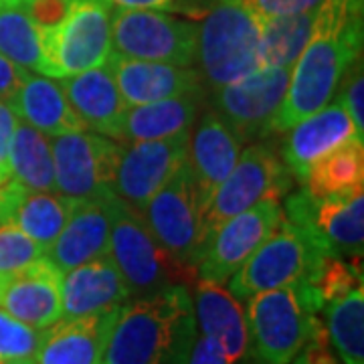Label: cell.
<instances>
[{
  "label": "cell",
  "mask_w": 364,
  "mask_h": 364,
  "mask_svg": "<svg viewBox=\"0 0 364 364\" xmlns=\"http://www.w3.org/2000/svg\"><path fill=\"white\" fill-rule=\"evenodd\" d=\"M196 332L193 296L172 284L122 306L102 364H184Z\"/></svg>",
  "instance_id": "cell-1"
},
{
  "label": "cell",
  "mask_w": 364,
  "mask_h": 364,
  "mask_svg": "<svg viewBox=\"0 0 364 364\" xmlns=\"http://www.w3.org/2000/svg\"><path fill=\"white\" fill-rule=\"evenodd\" d=\"M308 287L286 286L247 299V346L241 364H289L324 328Z\"/></svg>",
  "instance_id": "cell-2"
},
{
  "label": "cell",
  "mask_w": 364,
  "mask_h": 364,
  "mask_svg": "<svg viewBox=\"0 0 364 364\" xmlns=\"http://www.w3.org/2000/svg\"><path fill=\"white\" fill-rule=\"evenodd\" d=\"M198 73L213 90L247 77L261 63L259 16L245 0H215L198 25Z\"/></svg>",
  "instance_id": "cell-3"
},
{
  "label": "cell",
  "mask_w": 364,
  "mask_h": 364,
  "mask_svg": "<svg viewBox=\"0 0 364 364\" xmlns=\"http://www.w3.org/2000/svg\"><path fill=\"white\" fill-rule=\"evenodd\" d=\"M112 55V11L102 0H67L51 25L41 26L37 73L63 79L107 63Z\"/></svg>",
  "instance_id": "cell-4"
},
{
  "label": "cell",
  "mask_w": 364,
  "mask_h": 364,
  "mask_svg": "<svg viewBox=\"0 0 364 364\" xmlns=\"http://www.w3.org/2000/svg\"><path fill=\"white\" fill-rule=\"evenodd\" d=\"M107 205L112 213L107 251L130 289L132 298L150 296L158 289L178 284L182 277H191L162 249L140 210L130 207L116 193L107 196Z\"/></svg>",
  "instance_id": "cell-5"
},
{
  "label": "cell",
  "mask_w": 364,
  "mask_h": 364,
  "mask_svg": "<svg viewBox=\"0 0 364 364\" xmlns=\"http://www.w3.org/2000/svg\"><path fill=\"white\" fill-rule=\"evenodd\" d=\"M286 219L296 225L314 247L328 257H363V188L330 196H314L304 186L287 195Z\"/></svg>",
  "instance_id": "cell-6"
},
{
  "label": "cell",
  "mask_w": 364,
  "mask_h": 364,
  "mask_svg": "<svg viewBox=\"0 0 364 364\" xmlns=\"http://www.w3.org/2000/svg\"><path fill=\"white\" fill-rule=\"evenodd\" d=\"M324 257L328 255L314 247L284 215L275 231L231 275L229 291L239 301H247L261 291L298 286L312 275Z\"/></svg>",
  "instance_id": "cell-7"
},
{
  "label": "cell",
  "mask_w": 364,
  "mask_h": 364,
  "mask_svg": "<svg viewBox=\"0 0 364 364\" xmlns=\"http://www.w3.org/2000/svg\"><path fill=\"white\" fill-rule=\"evenodd\" d=\"M140 213L162 249L188 275H196L203 249V208L188 160Z\"/></svg>",
  "instance_id": "cell-8"
},
{
  "label": "cell",
  "mask_w": 364,
  "mask_h": 364,
  "mask_svg": "<svg viewBox=\"0 0 364 364\" xmlns=\"http://www.w3.org/2000/svg\"><path fill=\"white\" fill-rule=\"evenodd\" d=\"M294 184L284 160L267 144H251L241 152L229 176L210 196L203 213V247L213 231L235 215L265 198H282ZM203 251V249H200Z\"/></svg>",
  "instance_id": "cell-9"
},
{
  "label": "cell",
  "mask_w": 364,
  "mask_h": 364,
  "mask_svg": "<svg viewBox=\"0 0 364 364\" xmlns=\"http://www.w3.org/2000/svg\"><path fill=\"white\" fill-rule=\"evenodd\" d=\"M198 25L154 9L112 11V53L126 59L193 65Z\"/></svg>",
  "instance_id": "cell-10"
},
{
  "label": "cell",
  "mask_w": 364,
  "mask_h": 364,
  "mask_svg": "<svg viewBox=\"0 0 364 364\" xmlns=\"http://www.w3.org/2000/svg\"><path fill=\"white\" fill-rule=\"evenodd\" d=\"M55 188L71 200H100L114 195L122 146L90 130L65 132L51 138Z\"/></svg>",
  "instance_id": "cell-11"
},
{
  "label": "cell",
  "mask_w": 364,
  "mask_h": 364,
  "mask_svg": "<svg viewBox=\"0 0 364 364\" xmlns=\"http://www.w3.org/2000/svg\"><path fill=\"white\" fill-rule=\"evenodd\" d=\"M291 67H261L247 77L213 90L215 112L241 142L273 134V119L286 97Z\"/></svg>",
  "instance_id": "cell-12"
},
{
  "label": "cell",
  "mask_w": 364,
  "mask_h": 364,
  "mask_svg": "<svg viewBox=\"0 0 364 364\" xmlns=\"http://www.w3.org/2000/svg\"><path fill=\"white\" fill-rule=\"evenodd\" d=\"M284 219L277 198H265L221 223L207 239L196 261L198 279L227 284L247 257L275 231Z\"/></svg>",
  "instance_id": "cell-13"
},
{
  "label": "cell",
  "mask_w": 364,
  "mask_h": 364,
  "mask_svg": "<svg viewBox=\"0 0 364 364\" xmlns=\"http://www.w3.org/2000/svg\"><path fill=\"white\" fill-rule=\"evenodd\" d=\"M191 134L193 132H184L172 138L142 140L122 146L114 178V193L130 207L142 210L148 200L188 160Z\"/></svg>",
  "instance_id": "cell-14"
},
{
  "label": "cell",
  "mask_w": 364,
  "mask_h": 364,
  "mask_svg": "<svg viewBox=\"0 0 364 364\" xmlns=\"http://www.w3.org/2000/svg\"><path fill=\"white\" fill-rule=\"evenodd\" d=\"M61 277L45 255L23 269L0 275V308L23 324L45 330L61 320Z\"/></svg>",
  "instance_id": "cell-15"
},
{
  "label": "cell",
  "mask_w": 364,
  "mask_h": 364,
  "mask_svg": "<svg viewBox=\"0 0 364 364\" xmlns=\"http://www.w3.org/2000/svg\"><path fill=\"white\" fill-rule=\"evenodd\" d=\"M287 132L289 134L284 140L282 160L291 176L299 182L316 160L330 154L348 140H364L358 136L350 116L340 102L324 105Z\"/></svg>",
  "instance_id": "cell-16"
},
{
  "label": "cell",
  "mask_w": 364,
  "mask_h": 364,
  "mask_svg": "<svg viewBox=\"0 0 364 364\" xmlns=\"http://www.w3.org/2000/svg\"><path fill=\"white\" fill-rule=\"evenodd\" d=\"M132 294L109 251L61 277V318H81L122 308Z\"/></svg>",
  "instance_id": "cell-17"
},
{
  "label": "cell",
  "mask_w": 364,
  "mask_h": 364,
  "mask_svg": "<svg viewBox=\"0 0 364 364\" xmlns=\"http://www.w3.org/2000/svg\"><path fill=\"white\" fill-rule=\"evenodd\" d=\"M119 310L61 318L45 328L37 364H102Z\"/></svg>",
  "instance_id": "cell-18"
},
{
  "label": "cell",
  "mask_w": 364,
  "mask_h": 364,
  "mask_svg": "<svg viewBox=\"0 0 364 364\" xmlns=\"http://www.w3.org/2000/svg\"><path fill=\"white\" fill-rule=\"evenodd\" d=\"M107 65L114 73L117 90L128 105L152 104L203 90V77L198 69H193V65L126 59L114 53L109 55Z\"/></svg>",
  "instance_id": "cell-19"
},
{
  "label": "cell",
  "mask_w": 364,
  "mask_h": 364,
  "mask_svg": "<svg viewBox=\"0 0 364 364\" xmlns=\"http://www.w3.org/2000/svg\"><path fill=\"white\" fill-rule=\"evenodd\" d=\"M241 152L243 142L215 109L200 117L188 144V166L195 176L203 213L210 196L233 170Z\"/></svg>",
  "instance_id": "cell-20"
},
{
  "label": "cell",
  "mask_w": 364,
  "mask_h": 364,
  "mask_svg": "<svg viewBox=\"0 0 364 364\" xmlns=\"http://www.w3.org/2000/svg\"><path fill=\"white\" fill-rule=\"evenodd\" d=\"M109 229L112 213L107 196L100 200H77L61 233L45 249V257L63 273L102 257L109 249Z\"/></svg>",
  "instance_id": "cell-21"
},
{
  "label": "cell",
  "mask_w": 364,
  "mask_h": 364,
  "mask_svg": "<svg viewBox=\"0 0 364 364\" xmlns=\"http://www.w3.org/2000/svg\"><path fill=\"white\" fill-rule=\"evenodd\" d=\"M59 83L85 130L107 138H119L122 122L130 105L126 104L117 90L114 73L107 63L71 77H63Z\"/></svg>",
  "instance_id": "cell-22"
},
{
  "label": "cell",
  "mask_w": 364,
  "mask_h": 364,
  "mask_svg": "<svg viewBox=\"0 0 364 364\" xmlns=\"http://www.w3.org/2000/svg\"><path fill=\"white\" fill-rule=\"evenodd\" d=\"M196 330L210 338L235 364L247 346V318L241 301L223 284L198 279L193 296Z\"/></svg>",
  "instance_id": "cell-23"
},
{
  "label": "cell",
  "mask_w": 364,
  "mask_h": 364,
  "mask_svg": "<svg viewBox=\"0 0 364 364\" xmlns=\"http://www.w3.org/2000/svg\"><path fill=\"white\" fill-rule=\"evenodd\" d=\"M14 116L47 138L65 132L85 130L77 114L67 102V95L57 79L37 73H26L23 85L9 102Z\"/></svg>",
  "instance_id": "cell-24"
},
{
  "label": "cell",
  "mask_w": 364,
  "mask_h": 364,
  "mask_svg": "<svg viewBox=\"0 0 364 364\" xmlns=\"http://www.w3.org/2000/svg\"><path fill=\"white\" fill-rule=\"evenodd\" d=\"M203 104V90L162 102L130 105L122 122L119 138L126 142L162 140L193 130Z\"/></svg>",
  "instance_id": "cell-25"
},
{
  "label": "cell",
  "mask_w": 364,
  "mask_h": 364,
  "mask_svg": "<svg viewBox=\"0 0 364 364\" xmlns=\"http://www.w3.org/2000/svg\"><path fill=\"white\" fill-rule=\"evenodd\" d=\"M301 186L314 196H330L364 188V144L354 138L316 160L301 178Z\"/></svg>",
  "instance_id": "cell-26"
},
{
  "label": "cell",
  "mask_w": 364,
  "mask_h": 364,
  "mask_svg": "<svg viewBox=\"0 0 364 364\" xmlns=\"http://www.w3.org/2000/svg\"><path fill=\"white\" fill-rule=\"evenodd\" d=\"M11 178L31 191L57 193L51 140L21 119L11 142Z\"/></svg>",
  "instance_id": "cell-27"
},
{
  "label": "cell",
  "mask_w": 364,
  "mask_h": 364,
  "mask_svg": "<svg viewBox=\"0 0 364 364\" xmlns=\"http://www.w3.org/2000/svg\"><path fill=\"white\" fill-rule=\"evenodd\" d=\"M326 314V336L342 364H364V289L363 284L332 301Z\"/></svg>",
  "instance_id": "cell-28"
},
{
  "label": "cell",
  "mask_w": 364,
  "mask_h": 364,
  "mask_svg": "<svg viewBox=\"0 0 364 364\" xmlns=\"http://www.w3.org/2000/svg\"><path fill=\"white\" fill-rule=\"evenodd\" d=\"M0 55L14 65L37 73L41 61V25L33 0L0 2Z\"/></svg>",
  "instance_id": "cell-29"
},
{
  "label": "cell",
  "mask_w": 364,
  "mask_h": 364,
  "mask_svg": "<svg viewBox=\"0 0 364 364\" xmlns=\"http://www.w3.org/2000/svg\"><path fill=\"white\" fill-rule=\"evenodd\" d=\"M314 18H316V11L259 18L263 67H294L304 47L310 41Z\"/></svg>",
  "instance_id": "cell-30"
},
{
  "label": "cell",
  "mask_w": 364,
  "mask_h": 364,
  "mask_svg": "<svg viewBox=\"0 0 364 364\" xmlns=\"http://www.w3.org/2000/svg\"><path fill=\"white\" fill-rule=\"evenodd\" d=\"M43 330L23 324L0 308V360L35 358L39 352Z\"/></svg>",
  "instance_id": "cell-31"
},
{
  "label": "cell",
  "mask_w": 364,
  "mask_h": 364,
  "mask_svg": "<svg viewBox=\"0 0 364 364\" xmlns=\"http://www.w3.org/2000/svg\"><path fill=\"white\" fill-rule=\"evenodd\" d=\"M45 249L13 225H0V275L14 273L41 259Z\"/></svg>",
  "instance_id": "cell-32"
},
{
  "label": "cell",
  "mask_w": 364,
  "mask_h": 364,
  "mask_svg": "<svg viewBox=\"0 0 364 364\" xmlns=\"http://www.w3.org/2000/svg\"><path fill=\"white\" fill-rule=\"evenodd\" d=\"M364 79H363V57L346 67L336 90V102L342 104L346 114L350 116L358 136L364 138Z\"/></svg>",
  "instance_id": "cell-33"
},
{
  "label": "cell",
  "mask_w": 364,
  "mask_h": 364,
  "mask_svg": "<svg viewBox=\"0 0 364 364\" xmlns=\"http://www.w3.org/2000/svg\"><path fill=\"white\" fill-rule=\"evenodd\" d=\"M249 9L259 18L286 16V14L314 13L322 4V0H245Z\"/></svg>",
  "instance_id": "cell-34"
},
{
  "label": "cell",
  "mask_w": 364,
  "mask_h": 364,
  "mask_svg": "<svg viewBox=\"0 0 364 364\" xmlns=\"http://www.w3.org/2000/svg\"><path fill=\"white\" fill-rule=\"evenodd\" d=\"M16 122L18 117L9 104L0 102V184L11 181V142Z\"/></svg>",
  "instance_id": "cell-35"
},
{
  "label": "cell",
  "mask_w": 364,
  "mask_h": 364,
  "mask_svg": "<svg viewBox=\"0 0 364 364\" xmlns=\"http://www.w3.org/2000/svg\"><path fill=\"white\" fill-rule=\"evenodd\" d=\"M289 364H340L336 354L330 348V342L326 336V328H322Z\"/></svg>",
  "instance_id": "cell-36"
},
{
  "label": "cell",
  "mask_w": 364,
  "mask_h": 364,
  "mask_svg": "<svg viewBox=\"0 0 364 364\" xmlns=\"http://www.w3.org/2000/svg\"><path fill=\"white\" fill-rule=\"evenodd\" d=\"M184 364H235L225 352L207 336L196 332L195 340L188 348Z\"/></svg>",
  "instance_id": "cell-37"
},
{
  "label": "cell",
  "mask_w": 364,
  "mask_h": 364,
  "mask_svg": "<svg viewBox=\"0 0 364 364\" xmlns=\"http://www.w3.org/2000/svg\"><path fill=\"white\" fill-rule=\"evenodd\" d=\"M26 69L14 65L11 59L0 55V102H9L16 90L23 85L26 77Z\"/></svg>",
  "instance_id": "cell-38"
},
{
  "label": "cell",
  "mask_w": 364,
  "mask_h": 364,
  "mask_svg": "<svg viewBox=\"0 0 364 364\" xmlns=\"http://www.w3.org/2000/svg\"><path fill=\"white\" fill-rule=\"evenodd\" d=\"M112 9H154V11H184L182 0H102Z\"/></svg>",
  "instance_id": "cell-39"
},
{
  "label": "cell",
  "mask_w": 364,
  "mask_h": 364,
  "mask_svg": "<svg viewBox=\"0 0 364 364\" xmlns=\"http://www.w3.org/2000/svg\"><path fill=\"white\" fill-rule=\"evenodd\" d=\"M0 364H37L35 358H25V360H0Z\"/></svg>",
  "instance_id": "cell-40"
},
{
  "label": "cell",
  "mask_w": 364,
  "mask_h": 364,
  "mask_svg": "<svg viewBox=\"0 0 364 364\" xmlns=\"http://www.w3.org/2000/svg\"><path fill=\"white\" fill-rule=\"evenodd\" d=\"M0 2H6V0H0Z\"/></svg>",
  "instance_id": "cell-41"
}]
</instances>
